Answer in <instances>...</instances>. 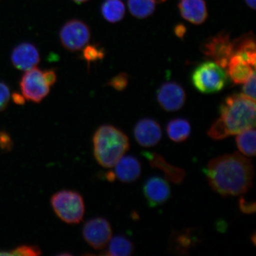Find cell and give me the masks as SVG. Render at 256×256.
I'll list each match as a JSON object with an SVG mask.
<instances>
[{
	"mask_svg": "<svg viewBox=\"0 0 256 256\" xmlns=\"http://www.w3.org/2000/svg\"><path fill=\"white\" fill-rule=\"evenodd\" d=\"M204 174L217 194L222 196H238L252 187L254 167L250 160L234 152L210 160Z\"/></svg>",
	"mask_w": 256,
	"mask_h": 256,
	"instance_id": "cell-1",
	"label": "cell"
},
{
	"mask_svg": "<svg viewBox=\"0 0 256 256\" xmlns=\"http://www.w3.org/2000/svg\"><path fill=\"white\" fill-rule=\"evenodd\" d=\"M220 116L208 130V136L222 140L255 128L256 102L244 94L226 97L219 108Z\"/></svg>",
	"mask_w": 256,
	"mask_h": 256,
	"instance_id": "cell-2",
	"label": "cell"
},
{
	"mask_svg": "<svg viewBox=\"0 0 256 256\" xmlns=\"http://www.w3.org/2000/svg\"><path fill=\"white\" fill-rule=\"evenodd\" d=\"M92 144L96 161L106 168L114 167L130 148L126 134L110 124L102 126L96 130Z\"/></svg>",
	"mask_w": 256,
	"mask_h": 256,
	"instance_id": "cell-3",
	"label": "cell"
},
{
	"mask_svg": "<svg viewBox=\"0 0 256 256\" xmlns=\"http://www.w3.org/2000/svg\"><path fill=\"white\" fill-rule=\"evenodd\" d=\"M50 203L56 216L65 223L78 224L84 218V201L78 192L72 190L56 192L51 196Z\"/></svg>",
	"mask_w": 256,
	"mask_h": 256,
	"instance_id": "cell-4",
	"label": "cell"
},
{
	"mask_svg": "<svg viewBox=\"0 0 256 256\" xmlns=\"http://www.w3.org/2000/svg\"><path fill=\"white\" fill-rule=\"evenodd\" d=\"M225 69L214 62H202L192 73L194 88L203 94H214L222 91L228 81Z\"/></svg>",
	"mask_w": 256,
	"mask_h": 256,
	"instance_id": "cell-5",
	"label": "cell"
},
{
	"mask_svg": "<svg viewBox=\"0 0 256 256\" xmlns=\"http://www.w3.org/2000/svg\"><path fill=\"white\" fill-rule=\"evenodd\" d=\"M20 87L24 98L35 104L40 103L49 94L50 89L42 70L37 67L26 72L21 78Z\"/></svg>",
	"mask_w": 256,
	"mask_h": 256,
	"instance_id": "cell-6",
	"label": "cell"
},
{
	"mask_svg": "<svg viewBox=\"0 0 256 256\" xmlns=\"http://www.w3.org/2000/svg\"><path fill=\"white\" fill-rule=\"evenodd\" d=\"M91 31L87 24L80 20H70L60 32V39L66 50L76 52L83 49L89 42Z\"/></svg>",
	"mask_w": 256,
	"mask_h": 256,
	"instance_id": "cell-7",
	"label": "cell"
},
{
	"mask_svg": "<svg viewBox=\"0 0 256 256\" xmlns=\"http://www.w3.org/2000/svg\"><path fill=\"white\" fill-rule=\"evenodd\" d=\"M201 51L223 68H226L234 54V44L230 34L222 32L210 38L201 46Z\"/></svg>",
	"mask_w": 256,
	"mask_h": 256,
	"instance_id": "cell-8",
	"label": "cell"
},
{
	"mask_svg": "<svg viewBox=\"0 0 256 256\" xmlns=\"http://www.w3.org/2000/svg\"><path fill=\"white\" fill-rule=\"evenodd\" d=\"M82 235L86 242L95 250L106 247L112 236L110 223L104 217L90 219L84 224Z\"/></svg>",
	"mask_w": 256,
	"mask_h": 256,
	"instance_id": "cell-9",
	"label": "cell"
},
{
	"mask_svg": "<svg viewBox=\"0 0 256 256\" xmlns=\"http://www.w3.org/2000/svg\"><path fill=\"white\" fill-rule=\"evenodd\" d=\"M156 99L162 110L167 112H176L184 106L186 100V94L178 83L166 82L156 92Z\"/></svg>",
	"mask_w": 256,
	"mask_h": 256,
	"instance_id": "cell-10",
	"label": "cell"
},
{
	"mask_svg": "<svg viewBox=\"0 0 256 256\" xmlns=\"http://www.w3.org/2000/svg\"><path fill=\"white\" fill-rule=\"evenodd\" d=\"M143 194L148 206L155 208L162 206L171 196L170 187L166 179L152 176L143 185Z\"/></svg>",
	"mask_w": 256,
	"mask_h": 256,
	"instance_id": "cell-11",
	"label": "cell"
},
{
	"mask_svg": "<svg viewBox=\"0 0 256 256\" xmlns=\"http://www.w3.org/2000/svg\"><path fill=\"white\" fill-rule=\"evenodd\" d=\"M136 142L144 147L156 146L162 140V130L158 122L144 118L138 122L134 130Z\"/></svg>",
	"mask_w": 256,
	"mask_h": 256,
	"instance_id": "cell-12",
	"label": "cell"
},
{
	"mask_svg": "<svg viewBox=\"0 0 256 256\" xmlns=\"http://www.w3.org/2000/svg\"><path fill=\"white\" fill-rule=\"evenodd\" d=\"M11 60L15 68L26 72L36 67L40 60V54L34 44L24 42L12 50Z\"/></svg>",
	"mask_w": 256,
	"mask_h": 256,
	"instance_id": "cell-13",
	"label": "cell"
},
{
	"mask_svg": "<svg viewBox=\"0 0 256 256\" xmlns=\"http://www.w3.org/2000/svg\"><path fill=\"white\" fill-rule=\"evenodd\" d=\"M114 167V172H111L112 180L117 178L123 183H132L138 179L142 174V164L132 156H123Z\"/></svg>",
	"mask_w": 256,
	"mask_h": 256,
	"instance_id": "cell-14",
	"label": "cell"
},
{
	"mask_svg": "<svg viewBox=\"0 0 256 256\" xmlns=\"http://www.w3.org/2000/svg\"><path fill=\"white\" fill-rule=\"evenodd\" d=\"M199 242V236L194 229H185L172 234L170 240V248L174 254L184 256L188 254L190 250Z\"/></svg>",
	"mask_w": 256,
	"mask_h": 256,
	"instance_id": "cell-15",
	"label": "cell"
},
{
	"mask_svg": "<svg viewBox=\"0 0 256 256\" xmlns=\"http://www.w3.org/2000/svg\"><path fill=\"white\" fill-rule=\"evenodd\" d=\"M226 68L228 76L236 84H244L256 72V68L238 53L233 54Z\"/></svg>",
	"mask_w": 256,
	"mask_h": 256,
	"instance_id": "cell-16",
	"label": "cell"
},
{
	"mask_svg": "<svg viewBox=\"0 0 256 256\" xmlns=\"http://www.w3.org/2000/svg\"><path fill=\"white\" fill-rule=\"evenodd\" d=\"M144 156L152 168H158L164 172L166 180L175 184H180L184 181L186 174L184 170L170 164L158 154L146 152Z\"/></svg>",
	"mask_w": 256,
	"mask_h": 256,
	"instance_id": "cell-17",
	"label": "cell"
},
{
	"mask_svg": "<svg viewBox=\"0 0 256 256\" xmlns=\"http://www.w3.org/2000/svg\"><path fill=\"white\" fill-rule=\"evenodd\" d=\"M178 8L182 17L192 24H200L207 18L206 6L204 0H180Z\"/></svg>",
	"mask_w": 256,
	"mask_h": 256,
	"instance_id": "cell-18",
	"label": "cell"
},
{
	"mask_svg": "<svg viewBox=\"0 0 256 256\" xmlns=\"http://www.w3.org/2000/svg\"><path fill=\"white\" fill-rule=\"evenodd\" d=\"M167 133L169 138L174 142H185L191 133L190 122L184 118H176L171 120L167 126Z\"/></svg>",
	"mask_w": 256,
	"mask_h": 256,
	"instance_id": "cell-19",
	"label": "cell"
},
{
	"mask_svg": "<svg viewBox=\"0 0 256 256\" xmlns=\"http://www.w3.org/2000/svg\"><path fill=\"white\" fill-rule=\"evenodd\" d=\"M107 254L110 256H132L134 245L130 240L123 235L112 238L108 243Z\"/></svg>",
	"mask_w": 256,
	"mask_h": 256,
	"instance_id": "cell-20",
	"label": "cell"
},
{
	"mask_svg": "<svg viewBox=\"0 0 256 256\" xmlns=\"http://www.w3.org/2000/svg\"><path fill=\"white\" fill-rule=\"evenodd\" d=\"M102 15L110 23H116L124 17L126 7L121 0H105L101 7Z\"/></svg>",
	"mask_w": 256,
	"mask_h": 256,
	"instance_id": "cell-21",
	"label": "cell"
},
{
	"mask_svg": "<svg viewBox=\"0 0 256 256\" xmlns=\"http://www.w3.org/2000/svg\"><path fill=\"white\" fill-rule=\"evenodd\" d=\"M255 128L238 134L236 140L239 151L246 156H255L256 153Z\"/></svg>",
	"mask_w": 256,
	"mask_h": 256,
	"instance_id": "cell-22",
	"label": "cell"
},
{
	"mask_svg": "<svg viewBox=\"0 0 256 256\" xmlns=\"http://www.w3.org/2000/svg\"><path fill=\"white\" fill-rule=\"evenodd\" d=\"M128 4L130 14L139 18L148 17L156 8L155 0H128Z\"/></svg>",
	"mask_w": 256,
	"mask_h": 256,
	"instance_id": "cell-23",
	"label": "cell"
},
{
	"mask_svg": "<svg viewBox=\"0 0 256 256\" xmlns=\"http://www.w3.org/2000/svg\"><path fill=\"white\" fill-rule=\"evenodd\" d=\"M0 256H42V250L36 246L22 245L10 251H0Z\"/></svg>",
	"mask_w": 256,
	"mask_h": 256,
	"instance_id": "cell-24",
	"label": "cell"
},
{
	"mask_svg": "<svg viewBox=\"0 0 256 256\" xmlns=\"http://www.w3.org/2000/svg\"><path fill=\"white\" fill-rule=\"evenodd\" d=\"M82 57L88 62L100 60L104 57V50L98 44L86 46L83 50Z\"/></svg>",
	"mask_w": 256,
	"mask_h": 256,
	"instance_id": "cell-25",
	"label": "cell"
},
{
	"mask_svg": "<svg viewBox=\"0 0 256 256\" xmlns=\"http://www.w3.org/2000/svg\"><path fill=\"white\" fill-rule=\"evenodd\" d=\"M129 82V76L126 72H121L110 80L108 86L117 91H123Z\"/></svg>",
	"mask_w": 256,
	"mask_h": 256,
	"instance_id": "cell-26",
	"label": "cell"
},
{
	"mask_svg": "<svg viewBox=\"0 0 256 256\" xmlns=\"http://www.w3.org/2000/svg\"><path fill=\"white\" fill-rule=\"evenodd\" d=\"M242 92V94L256 100V72L244 83Z\"/></svg>",
	"mask_w": 256,
	"mask_h": 256,
	"instance_id": "cell-27",
	"label": "cell"
},
{
	"mask_svg": "<svg viewBox=\"0 0 256 256\" xmlns=\"http://www.w3.org/2000/svg\"><path fill=\"white\" fill-rule=\"evenodd\" d=\"M10 98V90L4 82H0V112L4 110L8 107Z\"/></svg>",
	"mask_w": 256,
	"mask_h": 256,
	"instance_id": "cell-28",
	"label": "cell"
},
{
	"mask_svg": "<svg viewBox=\"0 0 256 256\" xmlns=\"http://www.w3.org/2000/svg\"><path fill=\"white\" fill-rule=\"evenodd\" d=\"M14 142L10 134L5 130L0 131V149L6 152H10Z\"/></svg>",
	"mask_w": 256,
	"mask_h": 256,
	"instance_id": "cell-29",
	"label": "cell"
},
{
	"mask_svg": "<svg viewBox=\"0 0 256 256\" xmlns=\"http://www.w3.org/2000/svg\"><path fill=\"white\" fill-rule=\"evenodd\" d=\"M239 207L242 212L246 214H254L256 212V203L248 201L241 198L239 201Z\"/></svg>",
	"mask_w": 256,
	"mask_h": 256,
	"instance_id": "cell-30",
	"label": "cell"
},
{
	"mask_svg": "<svg viewBox=\"0 0 256 256\" xmlns=\"http://www.w3.org/2000/svg\"><path fill=\"white\" fill-rule=\"evenodd\" d=\"M44 78H46L48 84L52 86L56 82V74L55 71L52 69L44 70L43 71Z\"/></svg>",
	"mask_w": 256,
	"mask_h": 256,
	"instance_id": "cell-31",
	"label": "cell"
},
{
	"mask_svg": "<svg viewBox=\"0 0 256 256\" xmlns=\"http://www.w3.org/2000/svg\"><path fill=\"white\" fill-rule=\"evenodd\" d=\"M12 100L16 104L24 105L25 104L26 98L23 95L14 92L12 94Z\"/></svg>",
	"mask_w": 256,
	"mask_h": 256,
	"instance_id": "cell-32",
	"label": "cell"
},
{
	"mask_svg": "<svg viewBox=\"0 0 256 256\" xmlns=\"http://www.w3.org/2000/svg\"><path fill=\"white\" fill-rule=\"evenodd\" d=\"M184 26H178L176 28V34L178 35V37L182 38L184 36L185 33V30Z\"/></svg>",
	"mask_w": 256,
	"mask_h": 256,
	"instance_id": "cell-33",
	"label": "cell"
},
{
	"mask_svg": "<svg viewBox=\"0 0 256 256\" xmlns=\"http://www.w3.org/2000/svg\"><path fill=\"white\" fill-rule=\"evenodd\" d=\"M245 1L250 8L256 9V0H245Z\"/></svg>",
	"mask_w": 256,
	"mask_h": 256,
	"instance_id": "cell-34",
	"label": "cell"
},
{
	"mask_svg": "<svg viewBox=\"0 0 256 256\" xmlns=\"http://www.w3.org/2000/svg\"><path fill=\"white\" fill-rule=\"evenodd\" d=\"M82 256H110L108 254H82Z\"/></svg>",
	"mask_w": 256,
	"mask_h": 256,
	"instance_id": "cell-35",
	"label": "cell"
},
{
	"mask_svg": "<svg viewBox=\"0 0 256 256\" xmlns=\"http://www.w3.org/2000/svg\"><path fill=\"white\" fill-rule=\"evenodd\" d=\"M56 256H74L71 254H70V252H60V254H56Z\"/></svg>",
	"mask_w": 256,
	"mask_h": 256,
	"instance_id": "cell-36",
	"label": "cell"
},
{
	"mask_svg": "<svg viewBox=\"0 0 256 256\" xmlns=\"http://www.w3.org/2000/svg\"><path fill=\"white\" fill-rule=\"evenodd\" d=\"M72 1L78 3V4H81V3L85 2L88 1V0H72Z\"/></svg>",
	"mask_w": 256,
	"mask_h": 256,
	"instance_id": "cell-37",
	"label": "cell"
},
{
	"mask_svg": "<svg viewBox=\"0 0 256 256\" xmlns=\"http://www.w3.org/2000/svg\"><path fill=\"white\" fill-rule=\"evenodd\" d=\"M160 1L164 2V1H166V0H160Z\"/></svg>",
	"mask_w": 256,
	"mask_h": 256,
	"instance_id": "cell-38",
	"label": "cell"
}]
</instances>
